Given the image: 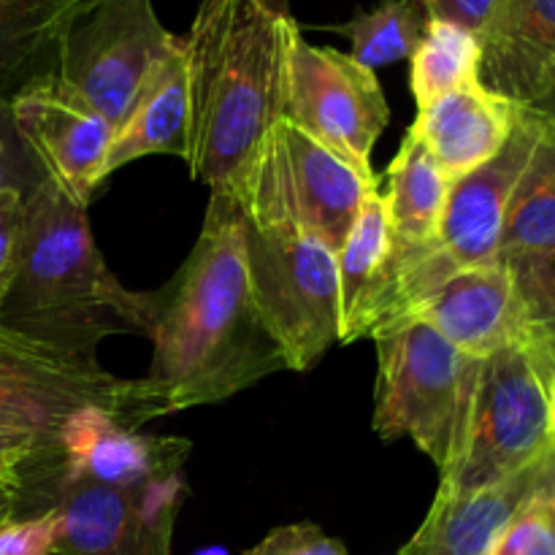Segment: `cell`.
Returning a JSON list of instances; mask_svg holds the SVG:
<instances>
[{
	"label": "cell",
	"mask_w": 555,
	"mask_h": 555,
	"mask_svg": "<svg viewBox=\"0 0 555 555\" xmlns=\"http://www.w3.org/2000/svg\"><path fill=\"white\" fill-rule=\"evenodd\" d=\"M150 339L155 356L144 379L168 415L220 404L287 369L249 296L244 215L231 195L211 193L188 260L155 291Z\"/></svg>",
	"instance_id": "obj_1"
},
{
	"label": "cell",
	"mask_w": 555,
	"mask_h": 555,
	"mask_svg": "<svg viewBox=\"0 0 555 555\" xmlns=\"http://www.w3.org/2000/svg\"><path fill=\"white\" fill-rule=\"evenodd\" d=\"M298 20L287 0H201L182 38L195 182L242 195L260 146L285 119L287 60Z\"/></svg>",
	"instance_id": "obj_2"
},
{
	"label": "cell",
	"mask_w": 555,
	"mask_h": 555,
	"mask_svg": "<svg viewBox=\"0 0 555 555\" xmlns=\"http://www.w3.org/2000/svg\"><path fill=\"white\" fill-rule=\"evenodd\" d=\"M0 323L98 361L95 347L106 336L152 334L155 291H128L98 253L87 206L43 179L25 198L20 271Z\"/></svg>",
	"instance_id": "obj_3"
},
{
	"label": "cell",
	"mask_w": 555,
	"mask_h": 555,
	"mask_svg": "<svg viewBox=\"0 0 555 555\" xmlns=\"http://www.w3.org/2000/svg\"><path fill=\"white\" fill-rule=\"evenodd\" d=\"M372 336L379 361L374 431L385 442L410 437L448 480L464 455L482 361L415 318Z\"/></svg>",
	"instance_id": "obj_4"
},
{
	"label": "cell",
	"mask_w": 555,
	"mask_h": 555,
	"mask_svg": "<svg viewBox=\"0 0 555 555\" xmlns=\"http://www.w3.org/2000/svg\"><path fill=\"white\" fill-rule=\"evenodd\" d=\"M101 406L130 428L166 417L146 379H122L0 323V431L57 439L70 415Z\"/></svg>",
	"instance_id": "obj_5"
},
{
	"label": "cell",
	"mask_w": 555,
	"mask_h": 555,
	"mask_svg": "<svg viewBox=\"0 0 555 555\" xmlns=\"http://www.w3.org/2000/svg\"><path fill=\"white\" fill-rule=\"evenodd\" d=\"M374 193L379 184L358 177L291 119H280L260 146L236 204L249 225L301 233L339 255Z\"/></svg>",
	"instance_id": "obj_6"
},
{
	"label": "cell",
	"mask_w": 555,
	"mask_h": 555,
	"mask_svg": "<svg viewBox=\"0 0 555 555\" xmlns=\"http://www.w3.org/2000/svg\"><path fill=\"white\" fill-rule=\"evenodd\" d=\"M553 369L526 339L482 358L464 455L439 491L477 493L499 486L555 450Z\"/></svg>",
	"instance_id": "obj_7"
},
{
	"label": "cell",
	"mask_w": 555,
	"mask_h": 555,
	"mask_svg": "<svg viewBox=\"0 0 555 555\" xmlns=\"http://www.w3.org/2000/svg\"><path fill=\"white\" fill-rule=\"evenodd\" d=\"M244 258L255 312L285 366L309 372L339 345L336 255L318 238L244 220Z\"/></svg>",
	"instance_id": "obj_8"
},
{
	"label": "cell",
	"mask_w": 555,
	"mask_h": 555,
	"mask_svg": "<svg viewBox=\"0 0 555 555\" xmlns=\"http://www.w3.org/2000/svg\"><path fill=\"white\" fill-rule=\"evenodd\" d=\"M540 114L520 106L507 144L480 168L450 182L437 244L431 249H396L404 314L453 271L496 263L509 204L540 139Z\"/></svg>",
	"instance_id": "obj_9"
},
{
	"label": "cell",
	"mask_w": 555,
	"mask_h": 555,
	"mask_svg": "<svg viewBox=\"0 0 555 555\" xmlns=\"http://www.w3.org/2000/svg\"><path fill=\"white\" fill-rule=\"evenodd\" d=\"M177 43L152 0H95L60 41L52 76L119 128L146 76Z\"/></svg>",
	"instance_id": "obj_10"
},
{
	"label": "cell",
	"mask_w": 555,
	"mask_h": 555,
	"mask_svg": "<svg viewBox=\"0 0 555 555\" xmlns=\"http://www.w3.org/2000/svg\"><path fill=\"white\" fill-rule=\"evenodd\" d=\"M54 459L57 455L33 464L49 475L41 493L49 496L47 507L57 515L54 553L171 555L173 524L190 493L182 472L122 491L70 480L57 469Z\"/></svg>",
	"instance_id": "obj_11"
},
{
	"label": "cell",
	"mask_w": 555,
	"mask_h": 555,
	"mask_svg": "<svg viewBox=\"0 0 555 555\" xmlns=\"http://www.w3.org/2000/svg\"><path fill=\"white\" fill-rule=\"evenodd\" d=\"M285 119L334 152L358 177L379 184L372 152L390 122V106L372 68L331 47H314L298 30L287 60Z\"/></svg>",
	"instance_id": "obj_12"
},
{
	"label": "cell",
	"mask_w": 555,
	"mask_h": 555,
	"mask_svg": "<svg viewBox=\"0 0 555 555\" xmlns=\"http://www.w3.org/2000/svg\"><path fill=\"white\" fill-rule=\"evenodd\" d=\"M11 114L47 179L76 204L90 206L106 179V157L117 128L70 95L54 76H43L11 98Z\"/></svg>",
	"instance_id": "obj_13"
},
{
	"label": "cell",
	"mask_w": 555,
	"mask_h": 555,
	"mask_svg": "<svg viewBox=\"0 0 555 555\" xmlns=\"http://www.w3.org/2000/svg\"><path fill=\"white\" fill-rule=\"evenodd\" d=\"M190 450V439L146 434L125 426L101 406H87L60 428L54 461L70 480L130 491L144 482L179 475Z\"/></svg>",
	"instance_id": "obj_14"
},
{
	"label": "cell",
	"mask_w": 555,
	"mask_h": 555,
	"mask_svg": "<svg viewBox=\"0 0 555 555\" xmlns=\"http://www.w3.org/2000/svg\"><path fill=\"white\" fill-rule=\"evenodd\" d=\"M404 318L431 325L450 345L480 361L524 339L513 276L504 260L453 271Z\"/></svg>",
	"instance_id": "obj_15"
},
{
	"label": "cell",
	"mask_w": 555,
	"mask_h": 555,
	"mask_svg": "<svg viewBox=\"0 0 555 555\" xmlns=\"http://www.w3.org/2000/svg\"><path fill=\"white\" fill-rule=\"evenodd\" d=\"M339 276V345L377 334L404 314L401 266L385 217L383 193L369 195L336 255Z\"/></svg>",
	"instance_id": "obj_16"
},
{
	"label": "cell",
	"mask_w": 555,
	"mask_h": 555,
	"mask_svg": "<svg viewBox=\"0 0 555 555\" xmlns=\"http://www.w3.org/2000/svg\"><path fill=\"white\" fill-rule=\"evenodd\" d=\"M555 79V0H502L480 36V85L518 106Z\"/></svg>",
	"instance_id": "obj_17"
},
{
	"label": "cell",
	"mask_w": 555,
	"mask_h": 555,
	"mask_svg": "<svg viewBox=\"0 0 555 555\" xmlns=\"http://www.w3.org/2000/svg\"><path fill=\"white\" fill-rule=\"evenodd\" d=\"M518 112V103L472 81L437 98L426 108H417L410 130L428 146L444 177L453 182L480 168L507 144Z\"/></svg>",
	"instance_id": "obj_18"
},
{
	"label": "cell",
	"mask_w": 555,
	"mask_h": 555,
	"mask_svg": "<svg viewBox=\"0 0 555 555\" xmlns=\"http://www.w3.org/2000/svg\"><path fill=\"white\" fill-rule=\"evenodd\" d=\"M551 453L509 480L477 493L439 491L417 534L399 555H491L509 520L540 486Z\"/></svg>",
	"instance_id": "obj_19"
},
{
	"label": "cell",
	"mask_w": 555,
	"mask_h": 555,
	"mask_svg": "<svg viewBox=\"0 0 555 555\" xmlns=\"http://www.w3.org/2000/svg\"><path fill=\"white\" fill-rule=\"evenodd\" d=\"M190 141V95L188 65L182 38L177 47L152 68L135 95L128 117L117 128L106 157V177L139 157L177 155L188 157Z\"/></svg>",
	"instance_id": "obj_20"
},
{
	"label": "cell",
	"mask_w": 555,
	"mask_h": 555,
	"mask_svg": "<svg viewBox=\"0 0 555 555\" xmlns=\"http://www.w3.org/2000/svg\"><path fill=\"white\" fill-rule=\"evenodd\" d=\"M95 0H0V95L11 101L52 76L68 27Z\"/></svg>",
	"instance_id": "obj_21"
},
{
	"label": "cell",
	"mask_w": 555,
	"mask_h": 555,
	"mask_svg": "<svg viewBox=\"0 0 555 555\" xmlns=\"http://www.w3.org/2000/svg\"><path fill=\"white\" fill-rule=\"evenodd\" d=\"M448 190L450 179L428 146L406 130L388 168V193L383 195L396 249H431L437 244Z\"/></svg>",
	"instance_id": "obj_22"
},
{
	"label": "cell",
	"mask_w": 555,
	"mask_h": 555,
	"mask_svg": "<svg viewBox=\"0 0 555 555\" xmlns=\"http://www.w3.org/2000/svg\"><path fill=\"white\" fill-rule=\"evenodd\" d=\"M540 119V139L515 188L499 260L555 249V125Z\"/></svg>",
	"instance_id": "obj_23"
},
{
	"label": "cell",
	"mask_w": 555,
	"mask_h": 555,
	"mask_svg": "<svg viewBox=\"0 0 555 555\" xmlns=\"http://www.w3.org/2000/svg\"><path fill=\"white\" fill-rule=\"evenodd\" d=\"M428 22L421 0H379L374 9L356 11L350 22L334 30L350 38V57L374 70L412 57L426 36Z\"/></svg>",
	"instance_id": "obj_24"
},
{
	"label": "cell",
	"mask_w": 555,
	"mask_h": 555,
	"mask_svg": "<svg viewBox=\"0 0 555 555\" xmlns=\"http://www.w3.org/2000/svg\"><path fill=\"white\" fill-rule=\"evenodd\" d=\"M410 60V85L417 108H426L459 87L480 81V38L448 22H428L426 36Z\"/></svg>",
	"instance_id": "obj_25"
},
{
	"label": "cell",
	"mask_w": 555,
	"mask_h": 555,
	"mask_svg": "<svg viewBox=\"0 0 555 555\" xmlns=\"http://www.w3.org/2000/svg\"><path fill=\"white\" fill-rule=\"evenodd\" d=\"M504 263L513 276L524 339L540 341L555 334V249L515 255Z\"/></svg>",
	"instance_id": "obj_26"
},
{
	"label": "cell",
	"mask_w": 555,
	"mask_h": 555,
	"mask_svg": "<svg viewBox=\"0 0 555 555\" xmlns=\"http://www.w3.org/2000/svg\"><path fill=\"white\" fill-rule=\"evenodd\" d=\"M491 555H555V450L540 486L509 520Z\"/></svg>",
	"instance_id": "obj_27"
},
{
	"label": "cell",
	"mask_w": 555,
	"mask_h": 555,
	"mask_svg": "<svg viewBox=\"0 0 555 555\" xmlns=\"http://www.w3.org/2000/svg\"><path fill=\"white\" fill-rule=\"evenodd\" d=\"M47 179L36 155L27 150L11 114V101L0 95V193L16 190L27 198Z\"/></svg>",
	"instance_id": "obj_28"
},
{
	"label": "cell",
	"mask_w": 555,
	"mask_h": 555,
	"mask_svg": "<svg viewBox=\"0 0 555 555\" xmlns=\"http://www.w3.org/2000/svg\"><path fill=\"white\" fill-rule=\"evenodd\" d=\"M57 542V515L41 509L27 518H5L0 524V555H52Z\"/></svg>",
	"instance_id": "obj_29"
},
{
	"label": "cell",
	"mask_w": 555,
	"mask_h": 555,
	"mask_svg": "<svg viewBox=\"0 0 555 555\" xmlns=\"http://www.w3.org/2000/svg\"><path fill=\"white\" fill-rule=\"evenodd\" d=\"M22 233H25V195L16 190L0 193V314L20 271Z\"/></svg>",
	"instance_id": "obj_30"
},
{
	"label": "cell",
	"mask_w": 555,
	"mask_h": 555,
	"mask_svg": "<svg viewBox=\"0 0 555 555\" xmlns=\"http://www.w3.org/2000/svg\"><path fill=\"white\" fill-rule=\"evenodd\" d=\"M247 555H347V547L320 526L291 524L269 531Z\"/></svg>",
	"instance_id": "obj_31"
},
{
	"label": "cell",
	"mask_w": 555,
	"mask_h": 555,
	"mask_svg": "<svg viewBox=\"0 0 555 555\" xmlns=\"http://www.w3.org/2000/svg\"><path fill=\"white\" fill-rule=\"evenodd\" d=\"M49 455H57V439L0 431V480L22 482L27 466Z\"/></svg>",
	"instance_id": "obj_32"
},
{
	"label": "cell",
	"mask_w": 555,
	"mask_h": 555,
	"mask_svg": "<svg viewBox=\"0 0 555 555\" xmlns=\"http://www.w3.org/2000/svg\"><path fill=\"white\" fill-rule=\"evenodd\" d=\"M428 20L448 22L480 38L496 16L502 0H421Z\"/></svg>",
	"instance_id": "obj_33"
},
{
	"label": "cell",
	"mask_w": 555,
	"mask_h": 555,
	"mask_svg": "<svg viewBox=\"0 0 555 555\" xmlns=\"http://www.w3.org/2000/svg\"><path fill=\"white\" fill-rule=\"evenodd\" d=\"M22 496V482H3L0 480V524L11 515H16Z\"/></svg>",
	"instance_id": "obj_34"
},
{
	"label": "cell",
	"mask_w": 555,
	"mask_h": 555,
	"mask_svg": "<svg viewBox=\"0 0 555 555\" xmlns=\"http://www.w3.org/2000/svg\"><path fill=\"white\" fill-rule=\"evenodd\" d=\"M529 108L531 112L540 114V117H545L551 125H555V79H553V85L547 87V90L542 92L534 103H529Z\"/></svg>",
	"instance_id": "obj_35"
},
{
	"label": "cell",
	"mask_w": 555,
	"mask_h": 555,
	"mask_svg": "<svg viewBox=\"0 0 555 555\" xmlns=\"http://www.w3.org/2000/svg\"><path fill=\"white\" fill-rule=\"evenodd\" d=\"M526 341H529V339H526ZM529 345L534 347L537 352H540L542 361H545L547 366L553 369V374H555V334L545 336V339H540V341H529Z\"/></svg>",
	"instance_id": "obj_36"
},
{
	"label": "cell",
	"mask_w": 555,
	"mask_h": 555,
	"mask_svg": "<svg viewBox=\"0 0 555 555\" xmlns=\"http://www.w3.org/2000/svg\"><path fill=\"white\" fill-rule=\"evenodd\" d=\"M547 399H551V423H553V437H555V374L551 379V388H547Z\"/></svg>",
	"instance_id": "obj_37"
},
{
	"label": "cell",
	"mask_w": 555,
	"mask_h": 555,
	"mask_svg": "<svg viewBox=\"0 0 555 555\" xmlns=\"http://www.w3.org/2000/svg\"><path fill=\"white\" fill-rule=\"evenodd\" d=\"M193 555H231V553L220 545H209V547H201V551H195Z\"/></svg>",
	"instance_id": "obj_38"
}]
</instances>
